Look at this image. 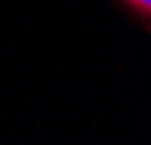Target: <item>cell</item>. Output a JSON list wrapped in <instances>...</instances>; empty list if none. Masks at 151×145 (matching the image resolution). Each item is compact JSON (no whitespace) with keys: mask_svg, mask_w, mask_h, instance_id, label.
Wrapping results in <instances>:
<instances>
[{"mask_svg":"<svg viewBox=\"0 0 151 145\" xmlns=\"http://www.w3.org/2000/svg\"><path fill=\"white\" fill-rule=\"evenodd\" d=\"M135 12H139L141 16L151 18V0H125Z\"/></svg>","mask_w":151,"mask_h":145,"instance_id":"6da1fadb","label":"cell"}]
</instances>
